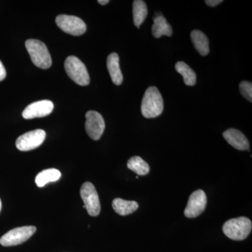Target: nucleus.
Instances as JSON below:
<instances>
[{"mask_svg":"<svg viewBox=\"0 0 252 252\" xmlns=\"http://www.w3.org/2000/svg\"><path fill=\"white\" fill-rule=\"evenodd\" d=\"M163 99L160 91L155 86H150L146 91L142 101L141 111L147 119L160 116L163 112Z\"/></svg>","mask_w":252,"mask_h":252,"instance_id":"obj_1","label":"nucleus"},{"mask_svg":"<svg viewBox=\"0 0 252 252\" xmlns=\"http://www.w3.org/2000/svg\"><path fill=\"white\" fill-rule=\"evenodd\" d=\"M252 229L250 219L245 217L231 219L223 225V232L225 236L233 240H243L249 236Z\"/></svg>","mask_w":252,"mask_h":252,"instance_id":"obj_2","label":"nucleus"},{"mask_svg":"<svg viewBox=\"0 0 252 252\" xmlns=\"http://www.w3.org/2000/svg\"><path fill=\"white\" fill-rule=\"evenodd\" d=\"M26 47L34 65L43 69L51 67L52 59L49 50L42 41L28 39L26 42Z\"/></svg>","mask_w":252,"mask_h":252,"instance_id":"obj_3","label":"nucleus"},{"mask_svg":"<svg viewBox=\"0 0 252 252\" xmlns=\"http://www.w3.org/2000/svg\"><path fill=\"white\" fill-rule=\"evenodd\" d=\"M64 69L69 77L78 85L88 86L90 77L85 64L75 56H69L64 62Z\"/></svg>","mask_w":252,"mask_h":252,"instance_id":"obj_4","label":"nucleus"},{"mask_svg":"<svg viewBox=\"0 0 252 252\" xmlns=\"http://www.w3.org/2000/svg\"><path fill=\"white\" fill-rule=\"evenodd\" d=\"M80 194L84 203V207L90 216L97 217L101 210L98 194L94 185L91 182H85L81 187Z\"/></svg>","mask_w":252,"mask_h":252,"instance_id":"obj_5","label":"nucleus"},{"mask_svg":"<svg viewBox=\"0 0 252 252\" xmlns=\"http://www.w3.org/2000/svg\"><path fill=\"white\" fill-rule=\"evenodd\" d=\"M35 226L18 227L9 230L0 238V244L4 247L16 246L27 241L35 233Z\"/></svg>","mask_w":252,"mask_h":252,"instance_id":"obj_6","label":"nucleus"},{"mask_svg":"<svg viewBox=\"0 0 252 252\" xmlns=\"http://www.w3.org/2000/svg\"><path fill=\"white\" fill-rule=\"evenodd\" d=\"M56 24L64 32L74 36H80L86 32V23L74 16L59 15L56 17Z\"/></svg>","mask_w":252,"mask_h":252,"instance_id":"obj_7","label":"nucleus"},{"mask_svg":"<svg viewBox=\"0 0 252 252\" xmlns=\"http://www.w3.org/2000/svg\"><path fill=\"white\" fill-rule=\"evenodd\" d=\"M46 136L45 131L41 129L30 131L18 137L16 142V147L22 152L33 150L42 144Z\"/></svg>","mask_w":252,"mask_h":252,"instance_id":"obj_8","label":"nucleus"},{"mask_svg":"<svg viewBox=\"0 0 252 252\" xmlns=\"http://www.w3.org/2000/svg\"><path fill=\"white\" fill-rule=\"evenodd\" d=\"M207 199L203 190H195L189 197L188 203L185 210L187 218L193 219L201 215L206 208Z\"/></svg>","mask_w":252,"mask_h":252,"instance_id":"obj_9","label":"nucleus"},{"mask_svg":"<svg viewBox=\"0 0 252 252\" xmlns=\"http://www.w3.org/2000/svg\"><path fill=\"white\" fill-rule=\"evenodd\" d=\"M86 132L92 140H98L103 134L105 123L103 117L95 111H89L86 114Z\"/></svg>","mask_w":252,"mask_h":252,"instance_id":"obj_10","label":"nucleus"},{"mask_svg":"<svg viewBox=\"0 0 252 252\" xmlns=\"http://www.w3.org/2000/svg\"><path fill=\"white\" fill-rule=\"evenodd\" d=\"M54 110V103L48 99L33 102L23 112V117L26 119L46 117Z\"/></svg>","mask_w":252,"mask_h":252,"instance_id":"obj_11","label":"nucleus"},{"mask_svg":"<svg viewBox=\"0 0 252 252\" xmlns=\"http://www.w3.org/2000/svg\"><path fill=\"white\" fill-rule=\"evenodd\" d=\"M223 137L230 145L240 151L249 150L250 142L241 131L230 128L223 133Z\"/></svg>","mask_w":252,"mask_h":252,"instance_id":"obj_12","label":"nucleus"},{"mask_svg":"<svg viewBox=\"0 0 252 252\" xmlns=\"http://www.w3.org/2000/svg\"><path fill=\"white\" fill-rule=\"evenodd\" d=\"M107 66L113 83L119 86L122 84L123 74L119 65V56L116 53H112L107 57Z\"/></svg>","mask_w":252,"mask_h":252,"instance_id":"obj_13","label":"nucleus"},{"mask_svg":"<svg viewBox=\"0 0 252 252\" xmlns=\"http://www.w3.org/2000/svg\"><path fill=\"white\" fill-rule=\"evenodd\" d=\"M154 25L152 26V34L154 37L160 38L162 35L172 36V28L167 22L166 18L162 14L157 15L154 18Z\"/></svg>","mask_w":252,"mask_h":252,"instance_id":"obj_14","label":"nucleus"},{"mask_svg":"<svg viewBox=\"0 0 252 252\" xmlns=\"http://www.w3.org/2000/svg\"><path fill=\"white\" fill-rule=\"evenodd\" d=\"M112 207L114 211L121 216H126L133 213L138 209L137 202L129 201L122 198H115L112 202Z\"/></svg>","mask_w":252,"mask_h":252,"instance_id":"obj_15","label":"nucleus"},{"mask_svg":"<svg viewBox=\"0 0 252 252\" xmlns=\"http://www.w3.org/2000/svg\"><path fill=\"white\" fill-rule=\"evenodd\" d=\"M190 37L194 46L201 56H207L210 52L209 40L207 36L200 31H193L190 33Z\"/></svg>","mask_w":252,"mask_h":252,"instance_id":"obj_16","label":"nucleus"},{"mask_svg":"<svg viewBox=\"0 0 252 252\" xmlns=\"http://www.w3.org/2000/svg\"><path fill=\"white\" fill-rule=\"evenodd\" d=\"M61 177V172L57 169L51 168L43 170L36 175L35 183L38 187H44L49 182H57Z\"/></svg>","mask_w":252,"mask_h":252,"instance_id":"obj_17","label":"nucleus"},{"mask_svg":"<svg viewBox=\"0 0 252 252\" xmlns=\"http://www.w3.org/2000/svg\"><path fill=\"white\" fill-rule=\"evenodd\" d=\"M134 24L137 28H140L147 18L148 9L145 1L142 0H135L132 5Z\"/></svg>","mask_w":252,"mask_h":252,"instance_id":"obj_18","label":"nucleus"},{"mask_svg":"<svg viewBox=\"0 0 252 252\" xmlns=\"http://www.w3.org/2000/svg\"><path fill=\"white\" fill-rule=\"evenodd\" d=\"M175 69L184 78L185 84L189 86H193L196 83V74L187 63L180 61L176 63Z\"/></svg>","mask_w":252,"mask_h":252,"instance_id":"obj_19","label":"nucleus"},{"mask_svg":"<svg viewBox=\"0 0 252 252\" xmlns=\"http://www.w3.org/2000/svg\"><path fill=\"white\" fill-rule=\"evenodd\" d=\"M127 166L138 175H146L150 171L149 164L140 157L130 158L127 161Z\"/></svg>","mask_w":252,"mask_h":252,"instance_id":"obj_20","label":"nucleus"},{"mask_svg":"<svg viewBox=\"0 0 252 252\" xmlns=\"http://www.w3.org/2000/svg\"><path fill=\"white\" fill-rule=\"evenodd\" d=\"M240 91L242 95L245 98L252 102V84L248 81H242L240 84Z\"/></svg>","mask_w":252,"mask_h":252,"instance_id":"obj_21","label":"nucleus"},{"mask_svg":"<svg viewBox=\"0 0 252 252\" xmlns=\"http://www.w3.org/2000/svg\"><path fill=\"white\" fill-rule=\"evenodd\" d=\"M6 72L2 63L0 61V81L4 80L6 78Z\"/></svg>","mask_w":252,"mask_h":252,"instance_id":"obj_22","label":"nucleus"},{"mask_svg":"<svg viewBox=\"0 0 252 252\" xmlns=\"http://www.w3.org/2000/svg\"><path fill=\"white\" fill-rule=\"evenodd\" d=\"M222 2H223L222 0H206V1H205V3H206L208 6H212V7H215V6H217V5Z\"/></svg>","mask_w":252,"mask_h":252,"instance_id":"obj_23","label":"nucleus"},{"mask_svg":"<svg viewBox=\"0 0 252 252\" xmlns=\"http://www.w3.org/2000/svg\"><path fill=\"white\" fill-rule=\"evenodd\" d=\"M97 2H98L99 4L101 5H106L108 4L109 1V0H98Z\"/></svg>","mask_w":252,"mask_h":252,"instance_id":"obj_24","label":"nucleus"},{"mask_svg":"<svg viewBox=\"0 0 252 252\" xmlns=\"http://www.w3.org/2000/svg\"><path fill=\"white\" fill-rule=\"evenodd\" d=\"M1 199H0V211H1Z\"/></svg>","mask_w":252,"mask_h":252,"instance_id":"obj_25","label":"nucleus"}]
</instances>
